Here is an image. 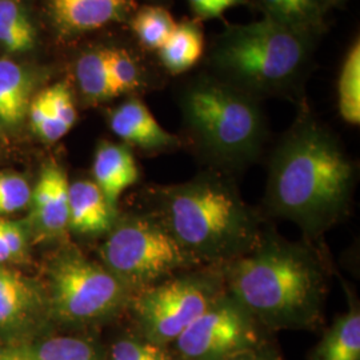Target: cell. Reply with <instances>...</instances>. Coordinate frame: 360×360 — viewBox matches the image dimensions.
Returning a JSON list of instances; mask_svg holds the SVG:
<instances>
[{"instance_id": "ffe728a7", "label": "cell", "mask_w": 360, "mask_h": 360, "mask_svg": "<svg viewBox=\"0 0 360 360\" xmlns=\"http://www.w3.org/2000/svg\"><path fill=\"white\" fill-rule=\"evenodd\" d=\"M77 79L82 92L91 101H107L116 95L108 67V50L83 53L77 63Z\"/></svg>"}, {"instance_id": "52a82bcc", "label": "cell", "mask_w": 360, "mask_h": 360, "mask_svg": "<svg viewBox=\"0 0 360 360\" xmlns=\"http://www.w3.org/2000/svg\"><path fill=\"white\" fill-rule=\"evenodd\" d=\"M224 292L220 266H200L135 292L129 307L138 333L169 347Z\"/></svg>"}, {"instance_id": "d6a6232c", "label": "cell", "mask_w": 360, "mask_h": 360, "mask_svg": "<svg viewBox=\"0 0 360 360\" xmlns=\"http://www.w3.org/2000/svg\"><path fill=\"white\" fill-rule=\"evenodd\" d=\"M0 360H35L31 349L8 347L0 349Z\"/></svg>"}, {"instance_id": "2e32d148", "label": "cell", "mask_w": 360, "mask_h": 360, "mask_svg": "<svg viewBox=\"0 0 360 360\" xmlns=\"http://www.w3.org/2000/svg\"><path fill=\"white\" fill-rule=\"evenodd\" d=\"M39 296L32 285L13 271L0 269V328L20 326L37 309Z\"/></svg>"}, {"instance_id": "cb8c5ba5", "label": "cell", "mask_w": 360, "mask_h": 360, "mask_svg": "<svg viewBox=\"0 0 360 360\" xmlns=\"http://www.w3.org/2000/svg\"><path fill=\"white\" fill-rule=\"evenodd\" d=\"M31 352L35 360H103L91 342L77 336H53Z\"/></svg>"}, {"instance_id": "277c9868", "label": "cell", "mask_w": 360, "mask_h": 360, "mask_svg": "<svg viewBox=\"0 0 360 360\" xmlns=\"http://www.w3.org/2000/svg\"><path fill=\"white\" fill-rule=\"evenodd\" d=\"M187 134L215 167L240 169L255 162L266 142V120L257 101L227 82L205 79L181 95Z\"/></svg>"}, {"instance_id": "d4e9b609", "label": "cell", "mask_w": 360, "mask_h": 360, "mask_svg": "<svg viewBox=\"0 0 360 360\" xmlns=\"http://www.w3.org/2000/svg\"><path fill=\"white\" fill-rule=\"evenodd\" d=\"M108 360H176L172 349L146 339L141 334L117 339Z\"/></svg>"}, {"instance_id": "8fae6325", "label": "cell", "mask_w": 360, "mask_h": 360, "mask_svg": "<svg viewBox=\"0 0 360 360\" xmlns=\"http://www.w3.org/2000/svg\"><path fill=\"white\" fill-rule=\"evenodd\" d=\"M116 219V211L94 180H77L68 190V229L96 236L108 233Z\"/></svg>"}, {"instance_id": "30bf717a", "label": "cell", "mask_w": 360, "mask_h": 360, "mask_svg": "<svg viewBox=\"0 0 360 360\" xmlns=\"http://www.w3.org/2000/svg\"><path fill=\"white\" fill-rule=\"evenodd\" d=\"M110 127L124 142L150 153L174 150L180 144L179 138L163 129L139 99H129L115 108L110 115Z\"/></svg>"}, {"instance_id": "1f68e13d", "label": "cell", "mask_w": 360, "mask_h": 360, "mask_svg": "<svg viewBox=\"0 0 360 360\" xmlns=\"http://www.w3.org/2000/svg\"><path fill=\"white\" fill-rule=\"evenodd\" d=\"M229 360H283L276 349L271 347L269 342L251 349H245Z\"/></svg>"}, {"instance_id": "9a60e30c", "label": "cell", "mask_w": 360, "mask_h": 360, "mask_svg": "<svg viewBox=\"0 0 360 360\" xmlns=\"http://www.w3.org/2000/svg\"><path fill=\"white\" fill-rule=\"evenodd\" d=\"M124 0H53L58 22L72 31H92L114 22Z\"/></svg>"}, {"instance_id": "83f0119b", "label": "cell", "mask_w": 360, "mask_h": 360, "mask_svg": "<svg viewBox=\"0 0 360 360\" xmlns=\"http://www.w3.org/2000/svg\"><path fill=\"white\" fill-rule=\"evenodd\" d=\"M43 95L51 110L52 115L67 134L74 127L77 117V108L68 87L65 83H58L43 91Z\"/></svg>"}, {"instance_id": "836d02e7", "label": "cell", "mask_w": 360, "mask_h": 360, "mask_svg": "<svg viewBox=\"0 0 360 360\" xmlns=\"http://www.w3.org/2000/svg\"><path fill=\"white\" fill-rule=\"evenodd\" d=\"M11 259H13L11 257V252H10L8 247H7V243H6L4 236H3V232H1V229H0V263L8 262Z\"/></svg>"}, {"instance_id": "4316f807", "label": "cell", "mask_w": 360, "mask_h": 360, "mask_svg": "<svg viewBox=\"0 0 360 360\" xmlns=\"http://www.w3.org/2000/svg\"><path fill=\"white\" fill-rule=\"evenodd\" d=\"M31 196L32 191L25 178L15 174H0V215L25 208Z\"/></svg>"}, {"instance_id": "5bb4252c", "label": "cell", "mask_w": 360, "mask_h": 360, "mask_svg": "<svg viewBox=\"0 0 360 360\" xmlns=\"http://www.w3.org/2000/svg\"><path fill=\"white\" fill-rule=\"evenodd\" d=\"M309 360H360V309L354 294H348V309L326 330Z\"/></svg>"}, {"instance_id": "7402d4cb", "label": "cell", "mask_w": 360, "mask_h": 360, "mask_svg": "<svg viewBox=\"0 0 360 360\" xmlns=\"http://www.w3.org/2000/svg\"><path fill=\"white\" fill-rule=\"evenodd\" d=\"M339 112L352 126L360 123V43L352 44L338 83Z\"/></svg>"}, {"instance_id": "d6986e66", "label": "cell", "mask_w": 360, "mask_h": 360, "mask_svg": "<svg viewBox=\"0 0 360 360\" xmlns=\"http://www.w3.org/2000/svg\"><path fill=\"white\" fill-rule=\"evenodd\" d=\"M267 18L307 35L318 26L328 0H260Z\"/></svg>"}, {"instance_id": "484cf974", "label": "cell", "mask_w": 360, "mask_h": 360, "mask_svg": "<svg viewBox=\"0 0 360 360\" xmlns=\"http://www.w3.org/2000/svg\"><path fill=\"white\" fill-rule=\"evenodd\" d=\"M110 75L116 95L135 90L139 86V70L127 52L108 50Z\"/></svg>"}, {"instance_id": "ac0fdd59", "label": "cell", "mask_w": 360, "mask_h": 360, "mask_svg": "<svg viewBox=\"0 0 360 360\" xmlns=\"http://www.w3.org/2000/svg\"><path fill=\"white\" fill-rule=\"evenodd\" d=\"M30 80L26 71L10 59H0V120L18 124L28 107Z\"/></svg>"}, {"instance_id": "7c38bea8", "label": "cell", "mask_w": 360, "mask_h": 360, "mask_svg": "<svg viewBox=\"0 0 360 360\" xmlns=\"http://www.w3.org/2000/svg\"><path fill=\"white\" fill-rule=\"evenodd\" d=\"M94 181L108 205L117 211L120 196L139 180V168L127 146L104 142L98 147L92 166Z\"/></svg>"}, {"instance_id": "e0dca14e", "label": "cell", "mask_w": 360, "mask_h": 360, "mask_svg": "<svg viewBox=\"0 0 360 360\" xmlns=\"http://www.w3.org/2000/svg\"><path fill=\"white\" fill-rule=\"evenodd\" d=\"M205 51L202 30L193 23L176 25L167 41L159 50L162 63L174 75L190 70Z\"/></svg>"}, {"instance_id": "44dd1931", "label": "cell", "mask_w": 360, "mask_h": 360, "mask_svg": "<svg viewBox=\"0 0 360 360\" xmlns=\"http://www.w3.org/2000/svg\"><path fill=\"white\" fill-rule=\"evenodd\" d=\"M37 32L26 13L13 0H0V44L8 52L34 49Z\"/></svg>"}, {"instance_id": "6da1fadb", "label": "cell", "mask_w": 360, "mask_h": 360, "mask_svg": "<svg viewBox=\"0 0 360 360\" xmlns=\"http://www.w3.org/2000/svg\"><path fill=\"white\" fill-rule=\"evenodd\" d=\"M220 270L226 290L269 333L316 330L324 321L330 264L318 242H291L264 226L255 247Z\"/></svg>"}, {"instance_id": "f546056e", "label": "cell", "mask_w": 360, "mask_h": 360, "mask_svg": "<svg viewBox=\"0 0 360 360\" xmlns=\"http://www.w3.org/2000/svg\"><path fill=\"white\" fill-rule=\"evenodd\" d=\"M0 229L11 252V257H20L26 251V233L23 229L11 220H0Z\"/></svg>"}, {"instance_id": "ba28073f", "label": "cell", "mask_w": 360, "mask_h": 360, "mask_svg": "<svg viewBox=\"0 0 360 360\" xmlns=\"http://www.w3.org/2000/svg\"><path fill=\"white\" fill-rule=\"evenodd\" d=\"M51 309L68 324L103 322L129 307L134 292L102 263L77 250L55 259L50 270Z\"/></svg>"}, {"instance_id": "5b68a950", "label": "cell", "mask_w": 360, "mask_h": 360, "mask_svg": "<svg viewBox=\"0 0 360 360\" xmlns=\"http://www.w3.org/2000/svg\"><path fill=\"white\" fill-rule=\"evenodd\" d=\"M307 35L269 18L233 26L218 39L212 60L229 84L247 94L288 87L309 56Z\"/></svg>"}, {"instance_id": "4dcf8cb0", "label": "cell", "mask_w": 360, "mask_h": 360, "mask_svg": "<svg viewBox=\"0 0 360 360\" xmlns=\"http://www.w3.org/2000/svg\"><path fill=\"white\" fill-rule=\"evenodd\" d=\"M193 6L195 13L203 18L220 16L224 11L236 4H240L243 0H188Z\"/></svg>"}, {"instance_id": "7a4b0ae2", "label": "cell", "mask_w": 360, "mask_h": 360, "mask_svg": "<svg viewBox=\"0 0 360 360\" xmlns=\"http://www.w3.org/2000/svg\"><path fill=\"white\" fill-rule=\"evenodd\" d=\"M356 171L334 135L309 116L300 117L271 158L264 208L295 223L304 239L319 242L347 217Z\"/></svg>"}, {"instance_id": "9c48e42d", "label": "cell", "mask_w": 360, "mask_h": 360, "mask_svg": "<svg viewBox=\"0 0 360 360\" xmlns=\"http://www.w3.org/2000/svg\"><path fill=\"white\" fill-rule=\"evenodd\" d=\"M266 333L226 290L169 347L176 360H229L266 343Z\"/></svg>"}, {"instance_id": "3957f363", "label": "cell", "mask_w": 360, "mask_h": 360, "mask_svg": "<svg viewBox=\"0 0 360 360\" xmlns=\"http://www.w3.org/2000/svg\"><path fill=\"white\" fill-rule=\"evenodd\" d=\"M150 196V212L200 266H223L245 255L264 229L262 215L219 174L158 187Z\"/></svg>"}, {"instance_id": "4fadbf2b", "label": "cell", "mask_w": 360, "mask_h": 360, "mask_svg": "<svg viewBox=\"0 0 360 360\" xmlns=\"http://www.w3.org/2000/svg\"><path fill=\"white\" fill-rule=\"evenodd\" d=\"M68 190L70 181L63 168L55 163L43 168L31 198L44 231L58 235L68 229Z\"/></svg>"}, {"instance_id": "603a6c76", "label": "cell", "mask_w": 360, "mask_h": 360, "mask_svg": "<svg viewBox=\"0 0 360 360\" xmlns=\"http://www.w3.org/2000/svg\"><path fill=\"white\" fill-rule=\"evenodd\" d=\"M176 23L163 7H143L132 20V30L148 49L160 50L174 32Z\"/></svg>"}, {"instance_id": "f1b7e54d", "label": "cell", "mask_w": 360, "mask_h": 360, "mask_svg": "<svg viewBox=\"0 0 360 360\" xmlns=\"http://www.w3.org/2000/svg\"><path fill=\"white\" fill-rule=\"evenodd\" d=\"M30 117L32 129L41 139L47 142H58L65 136V131L52 115L43 92L30 105Z\"/></svg>"}, {"instance_id": "8992f818", "label": "cell", "mask_w": 360, "mask_h": 360, "mask_svg": "<svg viewBox=\"0 0 360 360\" xmlns=\"http://www.w3.org/2000/svg\"><path fill=\"white\" fill-rule=\"evenodd\" d=\"M102 264L135 294L183 271L200 267L150 214L117 219L101 247Z\"/></svg>"}]
</instances>
